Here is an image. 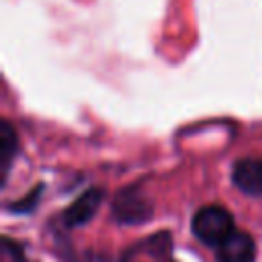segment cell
Returning <instances> with one entry per match:
<instances>
[{
    "instance_id": "obj_1",
    "label": "cell",
    "mask_w": 262,
    "mask_h": 262,
    "mask_svg": "<svg viewBox=\"0 0 262 262\" xmlns=\"http://www.w3.org/2000/svg\"><path fill=\"white\" fill-rule=\"evenodd\" d=\"M190 227L196 239H201L205 246H211V248H217L221 242H225L235 231L233 215L221 205L201 207L194 213Z\"/></svg>"
},
{
    "instance_id": "obj_2",
    "label": "cell",
    "mask_w": 262,
    "mask_h": 262,
    "mask_svg": "<svg viewBox=\"0 0 262 262\" xmlns=\"http://www.w3.org/2000/svg\"><path fill=\"white\" fill-rule=\"evenodd\" d=\"M115 217L121 223H139L145 221L151 215V207L145 201L143 194H139L135 188H125L115 196L113 203Z\"/></svg>"
},
{
    "instance_id": "obj_4",
    "label": "cell",
    "mask_w": 262,
    "mask_h": 262,
    "mask_svg": "<svg viewBox=\"0 0 262 262\" xmlns=\"http://www.w3.org/2000/svg\"><path fill=\"white\" fill-rule=\"evenodd\" d=\"M231 180L242 192L250 196H262V160L260 158L237 160L231 168Z\"/></svg>"
},
{
    "instance_id": "obj_5",
    "label": "cell",
    "mask_w": 262,
    "mask_h": 262,
    "mask_svg": "<svg viewBox=\"0 0 262 262\" xmlns=\"http://www.w3.org/2000/svg\"><path fill=\"white\" fill-rule=\"evenodd\" d=\"M102 196H104V190L102 188H88L86 192H82L66 211H63V221L70 225V227H76V225H84L86 221H90L96 213V209L100 207L102 203Z\"/></svg>"
},
{
    "instance_id": "obj_3",
    "label": "cell",
    "mask_w": 262,
    "mask_h": 262,
    "mask_svg": "<svg viewBox=\"0 0 262 262\" xmlns=\"http://www.w3.org/2000/svg\"><path fill=\"white\" fill-rule=\"evenodd\" d=\"M217 262H254L256 260V244L250 233L233 231L225 242L215 248Z\"/></svg>"
},
{
    "instance_id": "obj_6",
    "label": "cell",
    "mask_w": 262,
    "mask_h": 262,
    "mask_svg": "<svg viewBox=\"0 0 262 262\" xmlns=\"http://www.w3.org/2000/svg\"><path fill=\"white\" fill-rule=\"evenodd\" d=\"M16 145H18L16 133H14L12 125L8 121H4L2 127H0V166H2V178H6L10 162L16 156V149H18Z\"/></svg>"
}]
</instances>
